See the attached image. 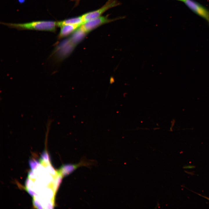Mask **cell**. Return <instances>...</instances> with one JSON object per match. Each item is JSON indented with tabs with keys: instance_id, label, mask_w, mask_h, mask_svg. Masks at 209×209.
<instances>
[{
	"instance_id": "6da1fadb",
	"label": "cell",
	"mask_w": 209,
	"mask_h": 209,
	"mask_svg": "<svg viewBox=\"0 0 209 209\" xmlns=\"http://www.w3.org/2000/svg\"><path fill=\"white\" fill-rule=\"evenodd\" d=\"M2 24L10 28L18 30H28L49 31L55 32L57 27V22L53 21L42 20L32 21L24 23H7L2 22Z\"/></svg>"
},
{
	"instance_id": "8992f818",
	"label": "cell",
	"mask_w": 209,
	"mask_h": 209,
	"mask_svg": "<svg viewBox=\"0 0 209 209\" xmlns=\"http://www.w3.org/2000/svg\"><path fill=\"white\" fill-rule=\"evenodd\" d=\"M87 34L80 27L73 33L69 40L74 46L81 41Z\"/></svg>"
},
{
	"instance_id": "277c9868",
	"label": "cell",
	"mask_w": 209,
	"mask_h": 209,
	"mask_svg": "<svg viewBox=\"0 0 209 209\" xmlns=\"http://www.w3.org/2000/svg\"><path fill=\"white\" fill-rule=\"evenodd\" d=\"M187 6L194 13L206 20L209 24V10L193 0H186Z\"/></svg>"
},
{
	"instance_id": "8fae6325",
	"label": "cell",
	"mask_w": 209,
	"mask_h": 209,
	"mask_svg": "<svg viewBox=\"0 0 209 209\" xmlns=\"http://www.w3.org/2000/svg\"><path fill=\"white\" fill-rule=\"evenodd\" d=\"M180 1H183V2H185L186 0H176Z\"/></svg>"
},
{
	"instance_id": "7a4b0ae2",
	"label": "cell",
	"mask_w": 209,
	"mask_h": 209,
	"mask_svg": "<svg viewBox=\"0 0 209 209\" xmlns=\"http://www.w3.org/2000/svg\"><path fill=\"white\" fill-rule=\"evenodd\" d=\"M119 4V3L116 0H108L106 3L99 9L88 12L82 15L84 23L101 16L102 14L107 10L116 6Z\"/></svg>"
},
{
	"instance_id": "52a82bcc",
	"label": "cell",
	"mask_w": 209,
	"mask_h": 209,
	"mask_svg": "<svg viewBox=\"0 0 209 209\" xmlns=\"http://www.w3.org/2000/svg\"><path fill=\"white\" fill-rule=\"evenodd\" d=\"M84 23L82 16L57 21V27H60L66 25H80Z\"/></svg>"
},
{
	"instance_id": "3957f363",
	"label": "cell",
	"mask_w": 209,
	"mask_h": 209,
	"mask_svg": "<svg viewBox=\"0 0 209 209\" xmlns=\"http://www.w3.org/2000/svg\"><path fill=\"white\" fill-rule=\"evenodd\" d=\"M117 19H109L107 16H101L84 22L80 28L87 33L102 25Z\"/></svg>"
},
{
	"instance_id": "5b68a950",
	"label": "cell",
	"mask_w": 209,
	"mask_h": 209,
	"mask_svg": "<svg viewBox=\"0 0 209 209\" xmlns=\"http://www.w3.org/2000/svg\"><path fill=\"white\" fill-rule=\"evenodd\" d=\"M81 25H66L62 26L60 27L61 29L58 35V37L61 38L68 36L73 33Z\"/></svg>"
},
{
	"instance_id": "9c48e42d",
	"label": "cell",
	"mask_w": 209,
	"mask_h": 209,
	"mask_svg": "<svg viewBox=\"0 0 209 209\" xmlns=\"http://www.w3.org/2000/svg\"><path fill=\"white\" fill-rule=\"evenodd\" d=\"M71 1L75 2V6H77V5L79 4L80 0H71Z\"/></svg>"
},
{
	"instance_id": "ba28073f",
	"label": "cell",
	"mask_w": 209,
	"mask_h": 209,
	"mask_svg": "<svg viewBox=\"0 0 209 209\" xmlns=\"http://www.w3.org/2000/svg\"><path fill=\"white\" fill-rule=\"evenodd\" d=\"M192 192H194V193H196V194H198V195H199V196H201V197H203V198H205L206 199H207L208 200V201H209V197H207L205 196H203V195H201V194H199V193H197V192H194V191H192Z\"/></svg>"
},
{
	"instance_id": "30bf717a",
	"label": "cell",
	"mask_w": 209,
	"mask_h": 209,
	"mask_svg": "<svg viewBox=\"0 0 209 209\" xmlns=\"http://www.w3.org/2000/svg\"><path fill=\"white\" fill-rule=\"evenodd\" d=\"M25 1V0H19V3H23Z\"/></svg>"
}]
</instances>
